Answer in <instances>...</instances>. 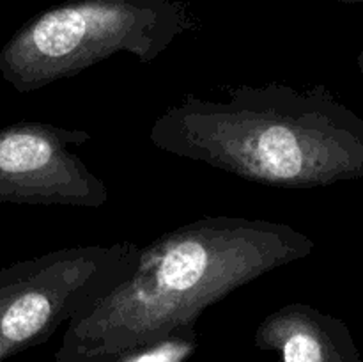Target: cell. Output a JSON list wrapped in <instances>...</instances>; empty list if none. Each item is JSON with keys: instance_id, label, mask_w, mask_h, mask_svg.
Listing matches in <instances>:
<instances>
[{"instance_id": "1", "label": "cell", "mask_w": 363, "mask_h": 362, "mask_svg": "<svg viewBox=\"0 0 363 362\" xmlns=\"http://www.w3.org/2000/svg\"><path fill=\"white\" fill-rule=\"evenodd\" d=\"M311 236L284 222L213 215L138 247L133 266L69 319L57 362H105L194 332L199 316L277 268L308 258Z\"/></svg>"}, {"instance_id": "2", "label": "cell", "mask_w": 363, "mask_h": 362, "mask_svg": "<svg viewBox=\"0 0 363 362\" xmlns=\"http://www.w3.org/2000/svg\"><path fill=\"white\" fill-rule=\"evenodd\" d=\"M227 96H184L152 123L151 144L273 188L363 180V119L325 84L240 85Z\"/></svg>"}, {"instance_id": "3", "label": "cell", "mask_w": 363, "mask_h": 362, "mask_svg": "<svg viewBox=\"0 0 363 362\" xmlns=\"http://www.w3.org/2000/svg\"><path fill=\"white\" fill-rule=\"evenodd\" d=\"M181 32L165 0H77L39 14L0 50V75L21 94L131 53L152 62Z\"/></svg>"}, {"instance_id": "4", "label": "cell", "mask_w": 363, "mask_h": 362, "mask_svg": "<svg viewBox=\"0 0 363 362\" xmlns=\"http://www.w3.org/2000/svg\"><path fill=\"white\" fill-rule=\"evenodd\" d=\"M138 245H77L0 268V362L41 344L119 283Z\"/></svg>"}, {"instance_id": "5", "label": "cell", "mask_w": 363, "mask_h": 362, "mask_svg": "<svg viewBox=\"0 0 363 362\" xmlns=\"http://www.w3.org/2000/svg\"><path fill=\"white\" fill-rule=\"evenodd\" d=\"M91 141L78 128L21 121L0 128V202L101 208L110 194L71 148Z\"/></svg>"}, {"instance_id": "6", "label": "cell", "mask_w": 363, "mask_h": 362, "mask_svg": "<svg viewBox=\"0 0 363 362\" xmlns=\"http://www.w3.org/2000/svg\"><path fill=\"white\" fill-rule=\"evenodd\" d=\"M254 341L261 350L277 351L282 362H360L350 327L301 302L269 312Z\"/></svg>"}, {"instance_id": "7", "label": "cell", "mask_w": 363, "mask_h": 362, "mask_svg": "<svg viewBox=\"0 0 363 362\" xmlns=\"http://www.w3.org/2000/svg\"><path fill=\"white\" fill-rule=\"evenodd\" d=\"M357 66H358V71H360V75L363 77V52L358 53V57H357Z\"/></svg>"}, {"instance_id": "8", "label": "cell", "mask_w": 363, "mask_h": 362, "mask_svg": "<svg viewBox=\"0 0 363 362\" xmlns=\"http://www.w3.org/2000/svg\"><path fill=\"white\" fill-rule=\"evenodd\" d=\"M344 4H363V0H340Z\"/></svg>"}]
</instances>
